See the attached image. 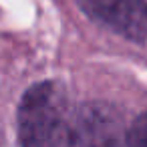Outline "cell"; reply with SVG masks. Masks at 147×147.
I'll use <instances>...</instances> for the list:
<instances>
[{
  "mask_svg": "<svg viewBox=\"0 0 147 147\" xmlns=\"http://www.w3.org/2000/svg\"><path fill=\"white\" fill-rule=\"evenodd\" d=\"M83 10L99 24L131 40L147 38L145 0H79Z\"/></svg>",
  "mask_w": 147,
  "mask_h": 147,
  "instance_id": "7a4b0ae2",
  "label": "cell"
},
{
  "mask_svg": "<svg viewBox=\"0 0 147 147\" xmlns=\"http://www.w3.org/2000/svg\"><path fill=\"white\" fill-rule=\"evenodd\" d=\"M77 147H127V131L107 107H87L77 113Z\"/></svg>",
  "mask_w": 147,
  "mask_h": 147,
  "instance_id": "3957f363",
  "label": "cell"
},
{
  "mask_svg": "<svg viewBox=\"0 0 147 147\" xmlns=\"http://www.w3.org/2000/svg\"><path fill=\"white\" fill-rule=\"evenodd\" d=\"M22 147H77V113L57 83L30 87L18 107Z\"/></svg>",
  "mask_w": 147,
  "mask_h": 147,
  "instance_id": "6da1fadb",
  "label": "cell"
},
{
  "mask_svg": "<svg viewBox=\"0 0 147 147\" xmlns=\"http://www.w3.org/2000/svg\"><path fill=\"white\" fill-rule=\"evenodd\" d=\"M127 147H147V113L137 117L127 131Z\"/></svg>",
  "mask_w": 147,
  "mask_h": 147,
  "instance_id": "277c9868",
  "label": "cell"
}]
</instances>
